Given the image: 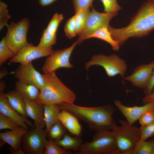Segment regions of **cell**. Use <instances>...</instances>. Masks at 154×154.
<instances>
[{
	"label": "cell",
	"instance_id": "obj_1",
	"mask_svg": "<svg viewBox=\"0 0 154 154\" xmlns=\"http://www.w3.org/2000/svg\"><path fill=\"white\" fill-rule=\"evenodd\" d=\"M113 38L120 46L129 38H141L154 30V0H147L141 5L127 26L120 28L108 26Z\"/></svg>",
	"mask_w": 154,
	"mask_h": 154
},
{
	"label": "cell",
	"instance_id": "obj_2",
	"mask_svg": "<svg viewBox=\"0 0 154 154\" xmlns=\"http://www.w3.org/2000/svg\"><path fill=\"white\" fill-rule=\"evenodd\" d=\"M57 105L61 110L70 112L96 132L102 130H112L116 124L113 117L114 109L111 105L86 107L68 102Z\"/></svg>",
	"mask_w": 154,
	"mask_h": 154
},
{
	"label": "cell",
	"instance_id": "obj_3",
	"mask_svg": "<svg viewBox=\"0 0 154 154\" xmlns=\"http://www.w3.org/2000/svg\"><path fill=\"white\" fill-rule=\"evenodd\" d=\"M45 84L40 90L37 101L42 104H59L64 102L74 103L76 95L64 85L55 72L44 74Z\"/></svg>",
	"mask_w": 154,
	"mask_h": 154
},
{
	"label": "cell",
	"instance_id": "obj_4",
	"mask_svg": "<svg viewBox=\"0 0 154 154\" xmlns=\"http://www.w3.org/2000/svg\"><path fill=\"white\" fill-rule=\"evenodd\" d=\"M112 130L117 147V154H131L141 139L140 128L130 125L126 121L119 120Z\"/></svg>",
	"mask_w": 154,
	"mask_h": 154
},
{
	"label": "cell",
	"instance_id": "obj_5",
	"mask_svg": "<svg viewBox=\"0 0 154 154\" xmlns=\"http://www.w3.org/2000/svg\"><path fill=\"white\" fill-rule=\"evenodd\" d=\"M116 139L112 130L96 131L90 142L82 144L76 154H117Z\"/></svg>",
	"mask_w": 154,
	"mask_h": 154
},
{
	"label": "cell",
	"instance_id": "obj_6",
	"mask_svg": "<svg viewBox=\"0 0 154 154\" xmlns=\"http://www.w3.org/2000/svg\"><path fill=\"white\" fill-rule=\"evenodd\" d=\"M29 27V19L25 18L17 23L12 22L7 27L6 41L9 47L15 55L28 44L27 34Z\"/></svg>",
	"mask_w": 154,
	"mask_h": 154
},
{
	"label": "cell",
	"instance_id": "obj_7",
	"mask_svg": "<svg viewBox=\"0 0 154 154\" xmlns=\"http://www.w3.org/2000/svg\"><path fill=\"white\" fill-rule=\"evenodd\" d=\"M94 65L102 66L110 77L119 74L122 79L127 68L125 61L115 54L109 56L101 54L94 55L90 61L86 63L85 66L87 70Z\"/></svg>",
	"mask_w": 154,
	"mask_h": 154
},
{
	"label": "cell",
	"instance_id": "obj_8",
	"mask_svg": "<svg viewBox=\"0 0 154 154\" xmlns=\"http://www.w3.org/2000/svg\"><path fill=\"white\" fill-rule=\"evenodd\" d=\"M47 133L45 130L34 126L28 130L21 140V148L25 153L44 154Z\"/></svg>",
	"mask_w": 154,
	"mask_h": 154
},
{
	"label": "cell",
	"instance_id": "obj_9",
	"mask_svg": "<svg viewBox=\"0 0 154 154\" xmlns=\"http://www.w3.org/2000/svg\"><path fill=\"white\" fill-rule=\"evenodd\" d=\"M77 41L69 47L64 49L53 51L47 56L41 68L44 74L55 72L57 69L62 68H71L73 65L70 62L71 54L78 44Z\"/></svg>",
	"mask_w": 154,
	"mask_h": 154
},
{
	"label": "cell",
	"instance_id": "obj_10",
	"mask_svg": "<svg viewBox=\"0 0 154 154\" xmlns=\"http://www.w3.org/2000/svg\"><path fill=\"white\" fill-rule=\"evenodd\" d=\"M117 15V13L100 12L92 7L85 26L76 40L78 44L81 43L86 39L88 36L98 29L109 25L110 21Z\"/></svg>",
	"mask_w": 154,
	"mask_h": 154
},
{
	"label": "cell",
	"instance_id": "obj_11",
	"mask_svg": "<svg viewBox=\"0 0 154 154\" xmlns=\"http://www.w3.org/2000/svg\"><path fill=\"white\" fill-rule=\"evenodd\" d=\"M14 73L15 77L18 80L25 84L34 85L40 90L45 85V80L43 74L35 68L32 62L21 64Z\"/></svg>",
	"mask_w": 154,
	"mask_h": 154
},
{
	"label": "cell",
	"instance_id": "obj_12",
	"mask_svg": "<svg viewBox=\"0 0 154 154\" xmlns=\"http://www.w3.org/2000/svg\"><path fill=\"white\" fill-rule=\"evenodd\" d=\"M53 51L52 48H42L38 46H34L31 43H28L11 58L10 62L26 64L32 62L35 59L48 56L50 55Z\"/></svg>",
	"mask_w": 154,
	"mask_h": 154
},
{
	"label": "cell",
	"instance_id": "obj_13",
	"mask_svg": "<svg viewBox=\"0 0 154 154\" xmlns=\"http://www.w3.org/2000/svg\"><path fill=\"white\" fill-rule=\"evenodd\" d=\"M64 18L61 14L55 13L43 32L40 42L37 45L42 48H52L56 41V32L60 23Z\"/></svg>",
	"mask_w": 154,
	"mask_h": 154
},
{
	"label": "cell",
	"instance_id": "obj_14",
	"mask_svg": "<svg viewBox=\"0 0 154 154\" xmlns=\"http://www.w3.org/2000/svg\"><path fill=\"white\" fill-rule=\"evenodd\" d=\"M28 130L19 126L10 131H6L0 133V147L7 143L11 147L10 149L12 154H25L21 146L23 136Z\"/></svg>",
	"mask_w": 154,
	"mask_h": 154
},
{
	"label": "cell",
	"instance_id": "obj_15",
	"mask_svg": "<svg viewBox=\"0 0 154 154\" xmlns=\"http://www.w3.org/2000/svg\"><path fill=\"white\" fill-rule=\"evenodd\" d=\"M154 69V60L147 64L141 65L134 70L130 75L124 78L134 86L144 89Z\"/></svg>",
	"mask_w": 154,
	"mask_h": 154
},
{
	"label": "cell",
	"instance_id": "obj_16",
	"mask_svg": "<svg viewBox=\"0 0 154 154\" xmlns=\"http://www.w3.org/2000/svg\"><path fill=\"white\" fill-rule=\"evenodd\" d=\"M115 106L126 119L127 121L130 125L138 120L143 113L151 109H154V103L148 102L141 106L128 107L122 104L118 100L114 102Z\"/></svg>",
	"mask_w": 154,
	"mask_h": 154
},
{
	"label": "cell",
	"instance_id": "obj_17",
	"mask_svg": "<svg viewBox=\"0 0 154 154\" xmlns=\"http://www.w3.org/2000/svg\"><path fill=\"white\" fill-rule=\"evenodd\" d=\"M0 113L9 117L20 127L29 130L28 125L33 127L34 124L19 114L11 106L4 92H0Z\"/></svg>",
	"mask_w": 154,
	"mask_h": 154
},
{
	"label": "cell",
	"instance_id": "obj_18",
	"mask_svg": "<svg viewBox=\"0 0 154 154\" xmlns=\"http://www.w3.org/2000/svg\"><path fill=\"white\" fill-rule=\"evenodd\" d=\"M23 99L26 104L27 115L28 117L34 120V126L44 129L45 127V124L44 115L43 104L37 101Z\"/></svg>",
	"mask_w": 154,
	"mask_h": 154
},
{
	"label": "cell",
	"instance_id": "obj_19",
	"mask_svg": "<svg viewBox=\"0 0 154 154\" xmlns=\"http://www.w3.org/2000/svg\"><path fill=\"white\" fill-rule=\"evenodd\" d=\"M78 118L67 111L61 110L59 119L66 129L75 136L80 137L81 135L82 127Z\"/></svg>",
	"mask_w": 154,
	"mask_h": 154
},
{
	"label": "cell",
	"instance_id": "obj_20",
	"mask_svg": "<svg viewBox=\"0 0 154 154\" xmlns=\"http://www.w3.org/2000/svg\"><path fill=\"white\" fill-rule=\"evenodd\" d=\"M15 91L23 99L37 101L40 90L36 86L24 83L18 80L15 84Z\"/></svg>",
	"mask_w": 154,
	"mask_h": 154
},
{
	"label": "cell",
	"instance_id": "obj_21",
	"mask_svg": "<svg viewBox=\"0 0 154 154\" xmlns=\"http://www.w3.org/2000/svg\"><path fill=\"white\" fill-rule=\"evenodd\" d=\"M43 105L45 124V130L47 133L52 126L59 120L60 110L57 104H45Z\"/></svg>",
	"mask_w": 154,
	"mask_h": 154
},
{
	"label": "cell",
	"instance_id": "obj_22",
	"mask_svg": "<svg viewBox=\"0 0 154 154\" xmlns=\"http://www.w3.org/2000/svg\"><path fill=\"white\" fill-rule=\"evenodd\" d=\"M5 95L11 106L19 114L26 118L28 117L25 102L15 90L9 91Z\"/></svg>",
	"mask_w": 154,
	"mask_h": 154
},
{
	"label": "cell",
	"instance_id": "obj_23",
	"mask_svg": "<svg viewBox=\"0 0 154 154\" xmlns=\"http://www.w3.org/2000/svg\"><path fill=\"white\" fill-rule=\"evenodd\" d=\"M109 25L102 27L94 31L88 36L86 39L92 38L100 39L109 43L114 50L117 51L120 46L112 37L108 28Z\"/></svg>",
	"mask_w": 154,
	"mask_h": 154
},
{
	"label": "cell",
	"instance_id": "obj_24",
	"mask_svg": "<svg viewBox=\"0 0 154 154\" xmlns=\"http://www.w3.org/2000/svg\"><path fill=\"white\" fill-rule=\"evenodd\" d=\"M55 143L66 150H72L75 153L78 151L82 144V140L80 137H73L65 134L61 139L54 141Z\"/></svg>",
	"mask_w": 154,
	"mask_h": 154
},
{
	"label": "cell",
	"instance_id": "obj_25",
	"mask_svg": "<svg viewBox=\"0 0 154 154\" xmlns=\"http://www.w3.org/2000/svg\"><path fill=\"white\" fill-rule=\"evenodd\" d=\"M90 12V8L80 9L75 12L77 35H79L83 30Z\"/></svg>",
	"mask_w": 154,
	"mask_h": 154
},
{
	"label": "cell",
	"instance_id": "obj_26",
	"mask_svg": "<svg viewBox=\"0 0 154 154\" xmlns=\"http://www.w3.org/2000/svg\"><path fill=\"white\" fill-rule=\"evenodd\" d=\"M154 149V137L148 140L141 139L131 154H152Z\"/></svg>",
	"mask_w": 154,
	"mask_h": 154
},
{
	"label": "cell",
	"instance_id": "obj_27",
	"mask_svg": "<svg viewBox=\"0 0 154 154\" xmlns=\"http://www.w3.org/2000/svg\"><path fill=\"white\" fill-rule=\"evenodd\" d=\"M66 129L58 120L51 127L47 133L49 139L55 141L61 139L66 134Z\"/></svg>",
	"mask_w": 154,
	"mask_h": 154
},
{
	"label": "cell",
	"instance_id": "obj_28",
	"mask_svg": "<svg viewBox=\"0 0 154 154\" xmlns=\"http://www.w3.org/2000/svg\"><path fill=\"white\" fill-rule=\"evenodd\" d=\"M71 152L56 145L54 141L49 139L45 143L44 154H71Z\"/></svg>",
	"mask_w": 154,
	"mask_h": 154
},
{
	"label": "cell",
	"instance_id": "obj_29",
	"mask_svg": "<svg viewBox=\"0 0 154 154\" xmlns=\"http://www.w3.org/2000/svg\"><path fill=\"white\" fill-rule=\"evenodd\" d=\"M15 54L9 47L6 41L5 36L0 42V66L2 65L9 59L11 58Z\"/></svg>",
	"mask_w": 154,
	"mask_h": 154
},
{
	"label": "cell",
	"instance_id": "obj_30",
	"mask_svg": "<svg viewBox=\"0 0 154 154\" xmlns=\"http://www.w3.org/2000/svg\"><path fill=\"white\" fill-rule=\"evenodd\" d=\"M64 30L65 35L69 38H72L77 35L74 15L66 21Z\"/></svg>",
	"mask_w": 154,
	"mask_h": 154
},
{
	"label": "cell",
	"instance_id": "obj_31",
	"mask_svg": "<svg viewBox=\"0 0 154 154\" xmlns=\"http://www.w3.org/2000/svg\"><path fill=\"white\" fill-rule=\"evenodd\" d=\"M7 5L2 2L0 1V30H1L4 27H7L9 24L8 21L11 17L7 9Z\"/></svg>",
	"mask_w": 154,
	"mask_h": 154
},
{
	"label": "cell",
	"instance_id": "obj_32",
	"mask_svg": "<svg viewBox=\"0 0 154 154\" xmlns=\"http://www.w3.org/2000/svg\"><path fill=\"white\" fill-rule=\"evenodd\" d=\"M19 126L11 119L0 113V130L5 129L13 130Z\"/></svg>",
	"mask_w": 154,
	"mask_h": 154
},
{
	"label": "cell",
	"instance_id": "obj_33",
	"mask_svg": "<svg viewBox=\"0 0 154 154\" xmlns=\"http://www.w3.org/2000/svg\"><path fill=\"white\" fill-rule=\"evenodd\" d=\"M104 7V12L108 13H117L121 9L117 3V0H100Z\"/></svg>",
	"mask_w": 154,
	"mask_h": 154
},
{
	"label": "cell",
	"instance_id": "obj_34",
	"mask_svg": "<svg viewBox=\"0 0 154 154\" xmlns=\"http://www.w3.org/2000/svg\"><path fill=\"white\" fill-rule=\"evenodd\" d=\"M141 139L147 140L150 138L154 137V122L146 125L141 126Z\"/></svg>",
	"mask_w": 154,
	"mask_h": 154
},
{
	"label": "cell",
	"instance_id": "obj_35",
	"mask_svg": "<svg viewBox=\"0 0 154 154\" xmlns=\"http://www.w3.org/2000/svg\"><path fill=\"white\" fill-rule=\"evenodd\" d=\"M138 120L141 126L146 125L154 122V109H151L146 111Z\"/></svg>",
	"mask_w": 154,
	"mask_h": 154
},
{
	"label": "cell",
	"instance_id": "obj_36",
	"mask_svg": "<svg viewBox=\"0 0 154 154\" xmlns=\"http://www.w3.org/2000/svg\"><path fill=\"white\" fill-rule=\"evenodd\" d=\"M75 12L83 9L90 8L94 0H72Z\"/></svg>",
	"mask_w": 154,
	"mask_h": 154
},
{
	"label": "cell",
	"instance_id": "obj_37",
	"mask_svg": "<svg viewBox=\"0 0 154 154\" xmlns=\"http://www.w3.org/2000/svg\"><path fill=\"white\" fill-rule=\"evenodd\" d=\"M154 88V70H153L147 85L144 89V92L146 95L151 93Z\"/></svg>",
	"mask_w": 154,
	"mask_h": 154
},
{
	"label": "cell",
	"instance_id": "obj_38",
	"mask_svg": "<svg viewBox=\"0 0 154 154\" xmlns=\"http://www.w3.org/2000/svg\"><path fill=\"white\" fill-rule=\"evenodd\" d=\"M142 101L144 104L150 102L154 103V90L151 93L146 95Z\"/></svg>",
	"mask_w": 154,
	"mask_h": 154
},
{
	"label": "cell",
	"instance_id": "obj_39",
	"mask_svg": "<svg viewBox=\"0 0 154 154\" xmlns=\"http://www.w3.org/2000/svg\"><path fill=\"white\" fill-rule=\"evenodd\" d=\"M40 5L42 7L48 5L57 0H38Z\"/></svg>",
	"mask_w": 154,
	"mask_h": 154
},
{
	"label": "cell",
	"instance_id": "obj_40",
	"mask_svg": "<svg viewBox=\"0 0 154 154\" xmlns=\"http://www.w3.org/2000/svg\"><path fill=\"white\" fill-rule=\"evenodd\" d=\"M5 88V84L3 81H1L0 84V92H4Z\"/></svg>",
	"mask_w": 154,
	"mask_h": 154
},
{
	"label": "cell",
	"instance_id": "obj_41",
	"mask_svg": "<svg viewBox=\"0 0 154 154\" xmlns=\"http://www.w3.org/2000/svg\"><path fill=\"white\" fill-rule=\"evenodd\" d=\"M8 73L6 70H2L0 72V79L2 78L3 77L6 75Z\"/></svg>",
	"mask_w": 154,
	"mask_h": 154
},
{
	"label": "cell",
	"instance_id": "obj_42",
	"mask_svg": "<svg viewBox=\"0 0 154 154\" xmlns=\"http://www.w3.org/2000/svg\"><path fill=\"white\" fill-rule=\"evenodd\" d=\"M152 154H154V149L153 151Z\"/></svg>",
	"mask_w": 154,
	"mask_h": 154
}]
</instances>
